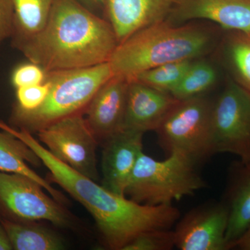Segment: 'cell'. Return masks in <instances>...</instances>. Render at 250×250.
Returning a JSON list of instances; mask_svg holds the SVG:
<instances>
[{
    "label": "cell",
    "mask_w": 250,
    "mask_h": 250,
    "mask_svg": "<svg viewBox=\"0 0 250 250\" xmlns=\"http://www.w3.org/2000/svg\"><path fill=\"white\" fill-rule=\"evenodd\" d=\"M7 131L21 140L48 169L51 180L89 212L109 249L123 250L136 237L154 229H170L179 217L172 205H142L110 191L54 157L32 134L12 126Z\"/></svg>",
    "instance_id": "6da1fadb"
},
{
    "label": "cell",
    "mask_w": 250,
    "mask_h": 250,
    "mask_svg": "<svg viewBox=\"0 0 250 250\" xmlns=\"http://www.w3.org/2000/svg\"><path fill=\"white\" fill-rule=\"evenodd\" d=\"M118 45L108 21L76 0H54L45 27L18 50L49 72L108 62Z\"/></svg>",
    "instance_id": "7a4b0ae2"
},
{
    "label": "cell",
    "mask_w": 250,
    "mask_h": 250,
    "mask_svg": "<svg viewBox=\"0 0 250 250\" xmlns=\"http://www.w3.org/2000/svg\"><path fill=\"white\" fill-rule=\"evenodd\" d=\"M220 28L191 21L154 23L118 44L108 61L112 73L130 81L153 67L201 59L218 47L223 37Z\"/></svg>",
    "instance_id": "3957f363"
},
{
    "label": "cell",
    "mask_w": 250,
    "mask_h": 250,
    "mask_svg": "<svg viewBox=\"0 0 250 250\" xmlns=\"http://www.w3.org/2000/svg\"><path fill=\"white\" fill-rule=\"evenodd\" d=\"M112 77L108 62L47 72L45 81L49 90L45 101L34 111L13 108L10 117L11 126L37 134L67 117L84 114L95 94Z\"/></svg>",
    "instance_id": "277c9868"
},
{
    "label": "cell",
    "mask_w": 250,
    "mask_h": 250,
    "mask_svg": "<svg viewBox=\"0 0 250 250\" xmlns=\"http://www.w3.org/2000/svg\"><path fill=\"white\" fill-rule=\"evenodd\" d=\"M196 166L177 153L158 161L143 152L130 176L125 195L142 205H172L207 187Z\"/></svg>",
    "instance_id": "5b68a950"
},
{
    "label": "cell",
    "mask_w": 250,
    "mask_h": 250,
    "mask_svg": "<svg viewBox=\"0 0 250 250\" xmlns=\"http://www.w3.org/2000/svg\"><path fill=\"white\" fill-rule=\"evenodd\" d=\"M213 102L205 96L179 100L156 129L157 141L167 155L177 153L200 164L215 153Z\"/></svg>",
    "instance_id": "8992f818"
},
{
    "label": "cell",
    "mask_w": 250,
    "mask_h": 250,
    "mask_svg": "<svg viewBox=\"0 0 250 250\" xmlns=\"http://www.w3.org/2000/svg\"><path fill=\"white\" fill-rule=\"evenodd\" d=\"M41 184L27 176L0 171V214L20 222L45 220L59 228L72 225L71 215Z\"/></svg>",
    "instance_id": "52a82bcc"
},
{
    "label": "cell",
    "mask_w": 250,
    "mask_h": 250,
    "mask_svg": "<svg viewBox=\"0 0 250 250\" xmlns=\"http://www.w3.org/2000/svg\"><path fill=\"white\" fill-rule=\"evenodd\" d=\"M212 126L216 154L229 153L250 160V93L228 76L213 101Z\"/></svg>",
    "instance_id": "ba28073f"
},
{
    "label": "cell",
    "mask_w": 250,
    "mask_h": 250,
    "mask_svg": "<svg viewBox=\"0 0 250 250\" xmlns=\"http://www.w3.org/2000/svg\"><path fill=\"white\" fill-rule=\"evenodd\" d=\"M84 114L67 117L37 133L41 144L58 160L93 180H98V140Z\"/></svg>",
    "instance_id": "9c48e42d"
},
{
    "label": "cell",
    "mask_w": 250,
    "mask_h": 250,
    "mask_svg": "<svg viewBox=\"0 0 250 250\" xmlns=\"http://www.w3.org/2000/svg\"><path fill=\"white\" fill-rule=\"evenodd\" d=\"M229 213L220 202H205L179 218L174 244L180 250H228Z\"/></svg>",
    "instance_id": "30bf717a"
},
{
    "label": "cell",
    "mask_w": 250,
    "mask_h": 250,
    "mask_svg": "<svg viewBox=\"0 0 250 250\" xmlns=\"http://www.w3.org/2000/svg\"><path fill=\"white\" fill-rule=\"evenodd\" d=\"M167 20L173 24L205 20L226 31L250 34V0H177Z\"/></svg>",
    "instance_id": "8fae6325"
},
{
    "label": "cell",
    "mask_w": 250,
    "mask_h": 250,
    "mask_svg": "<svg viewBox=\"0 0 250 250\" xmlns=\"http://www.w3.org/2000/svg\"><path fill=\"white\" fill-rule=\"evenodd\" d=\"M144 133L123 129L103 143V186L110 191L125 195L136 161L143 152Z\"/></svg>",
    "instance_id": "7c38bea8"
},
{
    "label": "cell",
    "mask_w": 250,
    "mask_h": 250,
    "mask_svg": "<svg viewBox=\"0 0 250 250\" xmlns=\"http://www.w3.org/2000/svg\"><path fill=\"white\" fill-rule=\"evenodd\" d=\"M128 85L126 79L112 77L97 92L85 110V121L99 144L123 129Z\"/></svg>",
    "instance_id": "4fadbf2b"
},
{
    "label": "cell",
    "mask_w": 250,
    "mask_h": 250,
    "mask_svg": "<svg viewBox=\"0 0 250 250\" xmlns=\"http://www.w3.org/2000/svg\"><path fill=\"white\" fill-rule=\"evenodd\" d=\"M179 101L170 93L129 81L123 129L155 131Z\"/></svg>",
    "instance_id": "5bb4252c"
},
{
    "label": "cell",
    "mask_w": 250,
    "mask_h": 250,
    "mask_svg": "<svg viewBox=\"0 0 250 250\" xmlns=\"http://www.w3.org/2000/svg\"><path fill=\"white\" fill-rule=\"evenodd\" d=\"M177 0H106L105 9L118 44L143 28L165 21Z\"/></svg>",
    "instance_id": "9a60e30c"
},
{
    "label": "cell",
    "mask_w": 250,
    "mask_h": 250,
    "mask_svg": "<svg viewBox=\"0 0 250 250\" xmlns=\"http://www.w3.org/2000/svg\"><path fill=\"white\" fill-rule=\"evenodd\" d=\"M228 175L221 202L228 210L226 241L231 250L250 222V160L233 161Z\"/></svg>",
    "instance_id": "2e32d148"
},
{
    "label": "cell",
    "mask_w": 250,
    "mask_h": 250,
    "mask_svg": "<svg viewBox=\"0 0 250 250\" xmlns=\"http://www.w3.org/2000/svg\"><path fill=\"white\" fill-rule=\"evenodd\" d=\"M1 130L0 171L27 176L41 184L54 200L62 205H65L67 200L65 195L29 167V164L38 166L42 163L40 158L21 140L9 131Z\"/></svg>",
    "instance_id": "e0dca14e"
},
{
    "label": "cell",
    "mask_w": 250,
    "mask_h": 250,
    "mask_svg": "<svg viewBox=\"0 0 250 250\" xmlns=\"http://www.w3.org/2000/svg\"><path fill=\"white\" fill-rule=\"evenodd\" d=\"M218 47L229 77L250 93V34L227 31Z\"/></svg>",
    "instance_id": "ac0fdd59"
},
{
    "label": "cell",
    "mask_w": 250,
    "mask_h": 250,
    "mask_svg": "<svg viewBox=\"0 0 250 250\" xmlns=\"http://www.w3.org/2000/svg\"><path fill=\"white\" fill-rule=\"evenodd\" d=\"M14 7V31L11 44L14 48L32 39L45 27L54 0H11Z\"/></svg>",
    "instance_id": "d6986e66"
},
{
    "label": "cell",
    "mask_w": 250,
    "mask_h": 250,
    "mask_svg": "<svg viewBox=\"0 0 250 250\" xmlns=\"http://www.w3.org/2000/svg\"><path fill=\"white\" fill-rule=\"evenodd\" d=\"M3 227L12 250H61L63 242L37 222H20L2 218Z\"/></svg>",
    "instance_id": "ffe728a7"
},
{
    "label": "cell",
    "mask_w": 250,
    "mask_h": 250,
    "mask_svg": "<svg viewBox=\"0 0 250 250\" xmlns=\"http://www.w3.org/2000/svg\"><path fill=\"white\" fill-rule=\"evenodd\" d=\"M218 79V70L214 65L203 59H195L170 94L179 100L205 96L216 85Z\"/></svg>",
    "instance_id": "44dd1931"
},
{
    "label": "cell",
    "mask_w": 250,
    "mask_h": 250,
    "mask_svg": "<svg viewBox=\"0 0 250 250\" xmlns=\"http://www.w3.org/2000/svg\"><path fill=\"white\" fill-rule=\"evenodd\" d=\"M193 61L169 62L153 67L141 72L131 80L138 81L159 91L170 93L179 84Z\"/></svg>",
    "instance_id": "7402d4cb"
},
{
    "label": "cell",
    "mask_w": 250,
    "mask_h": 250,
    "mask_svg": "<svg viewBox=\"0 0 250 250\" xmlns=\"http://www.w3.org/2000/svg\"><path fill=\"white\" fill-rule=\"evenodd\" d=\"M175 248L172 229H154L136 237L123 250H170Z\"/></svg>",
    "instance_id": "603a6c76"
},
{
    "label": "cell",
    "mask_w": 250,
    "mask_h": 250,
    "mask_svg": "<svg viewBox=\"0 0 250 250\" xmlns=\"http://www.w3.org/2000/svg\"><path fill=\"white\" fill-rule=\"evenodd\" d=\"M49 90L47 82L41 84L21 87L16 89V103L13 108L23 111H31L42 105Z\"/></svg>",
    "instance_id": "cb8c5ba5"
},
{
    "label": "cell",
    "mask_w": 250,
    "mask_h": 250,
    "mask_svg": "<svg viewBox=\"0 0 250 250\" xmlns=\"http://www.w3.org/2000/svg\"><path fill=\"white\" fill-rule=\"evenodd\" d=\"M47 72L39 64L28 61L19 64L11 73V82L16 89L44 83Z\"/></svg>",
    "instance_id": "d4e9b609"
},
{
    "label": "cell",
    "mask_w": 250,
    "mask_h": 250,
    "mask_svg": "<svg viewBox=\"0 0 250 250\" xmlns=\"http://www.w3.org/2000/svg\"><path fill=\"white\" fill-rule=\"evenodd\" d=\"M14 11L11 0H0V49L14 31Z\"/></svg>",
    "instance_id": "484cf974"
},
{
    "label": "cell",
    "mask_w": 250,
    "mask_h": 250,
    "mask_svg": "<svg viewBox=\"0 0 250 250\" xmlns=\"http://www.w3.org/2000/svg\"><path fill=\"white\" fill-rule=\"evenodd\" d=\"M80 4L92 12L97 14L100 10L105 9L106 0H76Z\"/></svg>",
    "instance_id": "4316f807"
},
{
    "label": "cell",
    "mask_w": 250,
    "mask_h": 250,
    "mask_svg": "<svg viewBox=\"0 0 250 250\" xmlns=\"http://www.w3.org/2000/svg\"><path fill=\"white\" fill-rule=\"evenodd\" d=\"M233 248L242 250H250V222L246 229L235 243Z\"/></svg>",
    "instance_id": "83f0119b"
},
{
    "label": "cell",
    "mask_w": 250,
    "mask_h": 250,
    "mask_svg": "<svg viewBox=\"0 0 250 250\" xmlns=\"http://www.w3.org/2000/svg\"><path fill=\"white\" fill-rule=\"evenodd\" d=\"M1 220H2V217L0 214V250H12Z\"/></svg>",
    "instance_id": "f1b7e54d"
}]
</instances>
